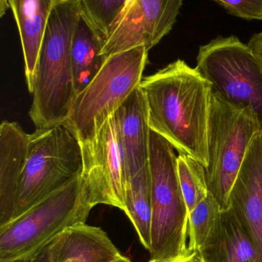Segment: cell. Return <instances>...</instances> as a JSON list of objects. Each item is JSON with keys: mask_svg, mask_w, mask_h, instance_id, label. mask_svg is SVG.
I'll return each mask as SVG.
<instances>
[{"mask_svg": "<svg viewBox=\"0 0 262 262\" xmlns=\"http://www.w3.org/2000/svg\"><path fill=\"white\" fill-rule=\"evenodd\" d=\"M198 252L203 262H260L252 239L230 208L221 211L216 228Z\"/></svg>", "mask_w": 262, "mask_h": 262, "instance_id": "cell-15", "label": "cell"}, {"mask_svg": "<svg viewBox=\"0 0 262 262\" xmlns=\"http://www.w3.org/2000/svg\"><path fill=\"white\" fill-rule=\"evenodd\" d=\"M149 50L137 47L106 58L90 83L74 100L69 126L79 141L92 140L139 85Z\"/></svg>", "mask_w": 262, "mask_h": 262, "instance_id": "cell-6", "label": "cell"}, {"mask_svg": "<svg viewBox=\"0 0 262 262\" xmlns=\"http://www.w3.org/2000/svg\"><path fill=\"white\" fill-rule=\"evenodd\" d=\"M229 208L250 237L262 262V131L252 141L235 179Z\"/></svg>", "mask_w": 262, "mask_h": 262, "instance_id": "cell-11", "label": "cell"}, {"mask_svg": "<svg viewBox=\"0 0 262 262\" xmlns=\"http://www.w3.org/2000/svg\"><path fill=\"white\" fill-rule=\"evenodd\" d=\"M232 15L246 20H262V0H213Z\"/></svg>", "mask_w": 262, "mask_h": 262, "instance_id": "cell-22", "label": "cell"}, {"mask_svg": "<svg viewBox=\"0 0 262 262\" xmlns=\"http://www.w3.org/2000/svg\"><path fill=\"white\" fill-rule=\"evenodd\" d=\"M248 45L252 49L262 71V32L253 35Z\"/></svg>", "mask_w": 262, "mask_h": 262, "instance_id": "cell-24", "label": "cell"}, {"mask_svg": "<svg viewBox=\"0 0 262 262\" xmlns=\"http://www.w3.org/2000/svg\"><path fill=\"white\" fill-rule=\"evenodd\" d=\"M121 255L105 231L81 223L65 231L58 262H112Z\"/></svg>", "mask_w": 262, "mask_h": 262, "instance_id": "cell-16", "label": "cell"}, {"mask_svg": "<svg viewBox=\"0 0 262 262\" xmlns=\"http://www.w3.org/2000/svg\"><path fill=\"white\" fill-rule=\"evenodd\" d=\"M38 250L35 251V252H32V253L29 254V255H23V256H20L18 257V258L9 260V261L0 262H30L31 260H32V258H33L34 255H35V254L36 253L37 251Z\"/></svg>", "mask_w": 262, "mask_h": 262, "instance_id": "cell-26", "label": "cell"}, {"mask_svg": "<svg viewBox=\"0 0 262 262\" xmlns=\"http://www.w3.org/2000/svg\"><path fill=\"white\" fill-rule=\"evenodd\" d=\"M105 38L80 12L72 44V67L76 95L81 92L104 64L101 55Z\"/></svg>", "mask_w": 262, "mask_h": 262, "instance_id": "cell-17", "label": "cell"}, {"mask_svg": "<svg viewBox=\"0 0 262 262\" xmlns=\"http://www.w3.org/2000/svg\"><path fill=\"white\" fill-rule=\"evenodd\" d=\"M80 145L82 185L91 205H108L126 212L123 161L114 115L94 138L80 141Z\"/></svg>", "mask_w": 262, "mask_h": 262, "instance_id": "cell-10", "label": "cell"}, {"mask_svg": "<svg viewBox=\"0 0 262 262\" xmlns=\"http://www.w3.org/2000/svg\"><path fill=\"white\" fill-rule=\"evenodd\" d=\"M261 131V121L253 109L234 105L212 91L206 181L221 211L229 209L235 179L252 141Z\"/></svg>", "mask_w": 262, "mask_h": 262, "instance_id": "cell-5", "label": "cell"}, {"mask_svg": "<svg viewBox=\"0 0 262 262\" xmlns=\"http://www.w3.org/2000/svg\"><path fill=\"white\" fill-rule=\"evenodd\" d=\"M83 16L105 38L126 0H78Z\"/></svg>", "mask_w": 262, "mask_h": 262, "instance_id": "cell-21", "label": "cell"}, {"mask_svg": "<svg viewBox=\"0 0 262 262\" xmlns=\"http://www.w3.org/2000/svg\"><path fill=\"white\" fill-rule=\"evenodd\" d=\"M9 9V0H0V16L3 17Z\"/></svg>", "mask_w": 262, "mask_h": 262, "instance_id": "cell-27", "label": "cell"}, {"mask_svg": "<svg viewBox=\"0 0 262 262\" xmlns=\"http://www.w3.org/2000/svg\"><path fill=\"white\" fill-rule=\"evenodd\" d=\"M92 208L80 177L0 226V261L35 252L66 229L86 223Z\"/></svg>", "mask_w": 262, "mask_h": 262, "instance_id": "cell-7", "label": "cell"}, {"mask_svg": "<svg viewBox=\"0 0 262 262\" xmlns=\"http://www.w3.org/2000/svg\"><path fill=\"white\" fill-rule=\"evenodd\" d=\"M183 0H126L105 40L101 55L137 47L150 50L173 29Z\"/></svg>", "mask_w": 262, "mask_h": 262, "instance_id": "cell-9", "label": "cell"}, {"mask_svg": "<svg viewBox=\"0 0 262 262\" xmlns=\"http://www.w3.org/2000/svg\"><path fill=\"white\" fill-rule=\"evenodd\" d=\"M195 69L226 101L253 109L262 124V71L249 45L218 37L199 48Z\"/></svg>", "mask_w": 262, "mask_h": 262, "instance_id": "cell-8", "label": "cell"}, {"mask_svg": "<svg viewBox=\"0 0 262 262\" xmlns=\"http://www.w3.org/2000/svg\"><path fill=\"white\" fill-rule=\"evenodd\" d=\"M125 187L149 163L150 133L147 104L140 84L114 114Z\"/></svg>", "mask_w": 262, "mask_h": 262, "instance_id": "cell-12", "label": "cell"}, {"mask_svg": "<svg viewBox=\"0 0 262 262\" xmlns=\"http://www.w3.org/2000/svg\"><path fill=\"white\" fill-rule=\"evenodd\" d=\"M149 127L178 154L209 164L208 127L212 84L196 69L178 59L140 83Z\"/></svg>", "mask_w": 262, "mask_h": 262, "instance_id": "cell-1", "label": "cell"}, {"mask_svg": "<svg viewBox=\"0 0 262 262\" xmlns=\"http://www.w3.org/2000/svg\"><path fill=\"white\" fill-rule=\"evenodd\" d=\"M58 0H9L21 40L28 90L32 94L35 69L49 15Z\"/></svg>", "mask_w": 262, "mask_h": 262, "instance_id": "cell-14", "label": "cell"}, {"mask_svg": "<svg viewBox=\"0 0 262 262\" xmlns=\"http://www.w3.org/2000/svg\"><path fill=\"white\" fill-rule=\"evenodd\" d=\"M78 0H58L49 15L40 48L29 117L36 128L64 124L76 92L72 44L79 17Z\"/></svg>", "mask_w": 262, "mask_h": 262, "instance_id": "cell-2", "label": "cell"}, {"mask_svg": "<svg viewBox=\"0 0 262 262\" xmlns=\"http://www.w3.org/2000/svg\"><path fill=\"white\" fill-rule=\"evenodd\" d=\"M29 138L18 123L5 121L0 126V226L13 219Z\"/></svg>", "mask_w": 262, "mask_h": 262, "instance_id": "cell-13", "label": "cell"}, {"mask_svg": "<svg viewBox=\"0 0 262 262\" xmlns=\"http://www.w3.org/2000/svg\"><path fill=\"white\" fill-rule=\"evenodd\" d=\"M125 201V213L132 222L142 245L149 251L152 213L149 163L126 185Z\"/></svg>", "mask_w": 262, "mask_h": 262, "instance_id": "cell-18", "label": "cell"}, {"mask_svg": "<svg viewBox=\"0 0 262 262\" xmlns=\"http://www.w3.org/2000/svg\"><path fill=\"white\" fill-rule=\"evenodd\" d=\"M151 130L149 166L152 194L151 261H171L189 252V210L178 178L177 156Z\"/></svg>", "mask_w": 262, "mask_h": 262, "instance_id": "cell-3", "label": "cell"}, {"mask_svg": "<svg viewBox=\"0 0 262 262\" xmlns=\"http://www.w3.org/2000/svg\"><path fill=\"white\" fill-rule=\"evenodd\" d=\"M148 262H156L151 261L149 260ZM162 262H203L201 260V255L198 251L190 250L189 249V252L186 255L179 257V258H175V259L171 260V261H162Z\"/></svg>", "mask_w": 262, "mask_h": 262, "instance_id": "cell-25", "label": "cell"}, {"mask_svg": "<svg viewBox=\"0 0 262 262\" xmlns=\"http://www.w3.org/2000/svg\"><path fill=\"white\" fill-rule=\"evenodd\" d=\"M64 238V232L43 245L30 262H58L60 249Z\"/></svg>", "mask_w": 262, "mask_h": 262, "instance_id": "cell-23", "label": "cell"}, {"mask_svg": "<svg viewBox=\"0 0 262 262\" xmlns=\"http://www.w3.org/2000/svg\"><path fill=\"white\" fill-rule=\"evenodd\" d=\"M221 209L210 192L189 214V249L200 251L215 230L221 216Z\"/></svg>", "mask_w": 262, "mask_h": 262, "instance_id": "cell-20", "label": "cell"}, {"mask_svg": "<svg viewBox=\"0 0 262 262\" xmlns=\"http://www.w3.org/2000/svg\"><path fill=\"white\" fill-rule=\"evenodd\" d=\"M29 137L12 220L79 179L83 172L80 141L67 124L36 128Z\"/></svg>", "mask_w": 262, "mask_h": 262, "instance_id": "cell-4", "label": "cell"}, {"mask_svg": "<svg viewBox=\"0 0 262 262\" xmlns=\"http://www.w3.org/2000/svg\"><path fill=\"white\" fill-rule=\"evenodd\" d=\"M112 262H132L129 258H126V257L123 256V255H120L119 257L116 258V259L114 260Z\"/></svg>", "mask_w": 262, "mask_h": 262, "instance_id": "cell-28", "label": "cell"}, {"mask_svg": "<svg viewBox=\"0 0 262 262\" xmlns=\"http://www.w3.org/2000/svg\"><path fill=\"white\" fill-rule=\"evenodd\" d=\"M177 166L182 191L189 215L209 194L206 167L193 157L184 154H178L177 156Z\"/></svg>", "mask_w": 262, "mask_h": 262, "instance_id": "cell-19", "label": "cell"}]
</instances>
